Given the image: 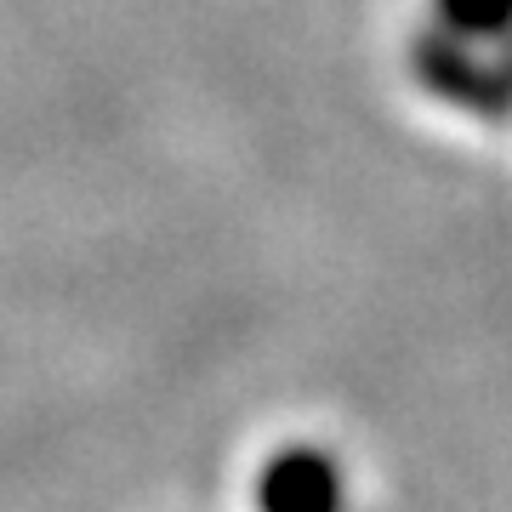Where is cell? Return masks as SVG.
<instances>
[{
    "instance_id": "7a4b0ae2",
    "label": "cell",
    "mask_w": 512,
    "mask_h": 512,
    "mask_svg": "<svg viewBox=\"0 0 512 512\" xmlns=\"http://www.w3.org/2000/svg\"><path fill=\"white\" fill-rule=\"evenodd\" d=\"M256 512H342V473L325 450L291 444L256 478Z\"/></svg>"
},
{
    "instance_id": "3957f363",
    "label": "cell",
    "mask_w": 512,
    "mask_h": 512,
    "mask_svg": "<svg viewBox=\"0 0 512 512\" xmlns=\"http://www.w3.org/2000/svg\"><path fill=\"white\" fill-rule=\"evenodd\" d=\"M433 12H439V29H450V35H512V0H433Z\"/></svg>"
},
{
    "instance_id": "6da1fadb",
    "label": "cell",
    "mask_w": 512,
    "mask_h": 512,
    "mask_svg": "<svg viewBox=\"0 0 512 512\" xmlns=\"http://www.w3.org/2000/svg\"><path fill=\"white\" fill-rule=\"evenodd\" d=\"M416 74L427 92L473 114H512V35L478 40L433 29L416 46Z\"/></svg>"
}]
</instances>
